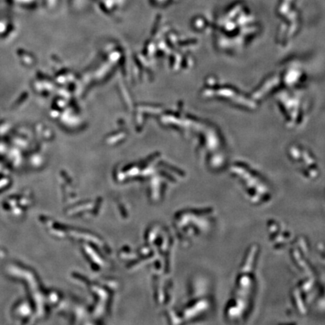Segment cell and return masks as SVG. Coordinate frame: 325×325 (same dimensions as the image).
<instances>
[{"mask_svg": "<svg viewBox=\"0 0 325 325\" xmlns=\"http://www.w3.org/2000/svg\"><path fill=\"white\" fill-rule=\"evenodd\" d=\"M256 278L254 270L239 272L236 279L233 296L228 302L227 315L233 321H242L246 318L252 304Z\"/></svg>", "mask_w": 325, "mask_h": 325, "instance_id": "6da1fadb", "label": "cell"}]
</instances>
